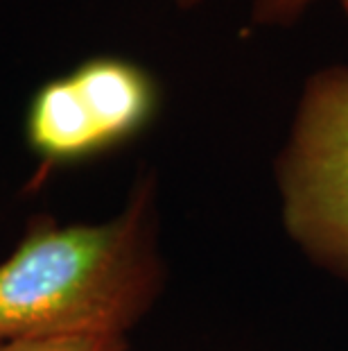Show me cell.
Segmentation results:
<instances>
[{
  "label": "cell",
  "mask_w": 348,
  "mask_h": 351,
  "mask_svg": "<svg viewBox=\"0 0 348 351\" xmlns=\"http://www.w3.org/2000/svg\"><path fill=\"white\" fill-rule=\"evenodd\" d=\"M165 286L157 175L140 173L109 220L29 218L0 261V345L57 335L127 338Z\"/></svg>",
  "instance_id": "cell-1"
},
{
  "label": "cell",
  "mask_w": 348,
  "mask_h": 351,
  "mask_svg": "<svg viewBox=\"0 0 348 351\" xmlns=\"http://www.w3.org/2000/svg\"><path fill=\"white\" fill-rule=\"evenodd\" d=\"M285 234L310 263L348 286V66L306 80L273 161Z\"/></svg>",
  "instance_id": "cell-2"
},
{
  "label": "cell",
  "mask_w": 348,
  "mask_h": 351,
  "mask_svg": "<svg viewBox=\"0 0 348 351\" xmlns=\"http://www.w3.org/2000/svg\"><path fill=\"white\" fill-rule=\"evenodd\" d=\"M161 88L124 57H88L43 82L27 102L23 136L39 161L32 186L53 170L93 161L143 134L159 114Z\"/></svg>",
  "instance_id": "cell-3"
},
{
  "label": "cell",
  "mask_w": 348,
  "mask_h": 351,
  "mask_svg": "<svg viewBox=\"0 0 348 351\" xmlns=\"http://www.w3.org/2000/svg\"><path fill=\"white\" fill-rule=\"evenodd\" d=\"M0 351H129L124 335H57L0 345Z\"/></svg>",
  "instance_id": "cell-4"
},
{
  "label": "cell",
  "mask_w": 348,
  "mask_h": 351,
  "mask_svg": "<svg viewBox=\"0 0 348 351\" xmlns=\"http://www.w3.org/2000/svg\"><path fill=\"white\" fill-rule=\"evenodd\" d=\"M204 0H174L179 10H192ZM251 19L256 25L269 27H290L301 21V16L312 7L317 0H249Z\"/></svg>",
  "instance_id": "cell-5"
},
{
  "label": "cell",
  "mask_w": 348,
  "mask_h": 351,
  "mask_svg": "<svg viewBox=\"0 0 348 351\" xmlns=\"http://www.w3.org/2000/svg\"><path fill=\"white\" fill-rule=\"evenodd\" d=\"M342 7H344V12H346V16H348V0H342Z\"/></svg>",
  "instance_id": "cell-6"
}]
</instances>
